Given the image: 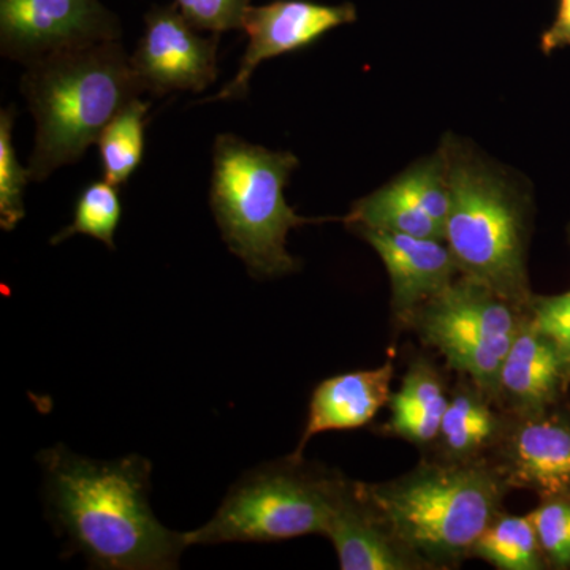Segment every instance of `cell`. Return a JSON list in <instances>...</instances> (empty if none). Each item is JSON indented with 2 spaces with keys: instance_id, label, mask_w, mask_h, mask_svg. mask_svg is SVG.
Returning a JSON list of instances; mask_svg holds the SVG:
<instances>
[{
  "instance_id": "14",
  "label": "cell",
  "mask_w": 570,
  "mask_h": 570,
  "mask_svg": "<svg viewBox=\"0 0 570 570\" xmlns=\"http://www.w3.org/2000/svg\"><path fill=\"white\" fill-rule=\"evenodd\" d=\"M326 538L335 547L343 570H415L430 568L400 542L346 482Z\"/></svg>"
},
{
  "instance_id": "2",
  "label": "cell",
  "mask_w": 570,
  "mask_h": 570,
  "mask_svg": "<svg viewBox=\"0 0 570 570\" xmlns=\"http://www.w3.org/2000/svg\"><path fill=\"white\" fill-rule=\"evenodd\" d=\"M22 96L36 119L31 181L77 164L124 105L142 94L119 40L55 52L29 63Z\"/></svg>"
},
{
  "instance_id": "9",
  "label": "cell",
  "mask_w": 570,
  "mask_h": 570,
  "mask_svg": "<svg viewBox=\"0 0 570 570\" xmlns=\"http://www.w3.org/2000/svg\"><path fill=\"white\" fill-rule=\"evenodd\" d=\"M176 3L153 7L145 14V32L130 56L142 92H204L217 80L219 33L202 37Z\"/></svg>"
},
{
  "instance_id": "10",
  "label": "cell",
  "mask_w": 570,
  "mask_h": 570,
  "mask_svg": "<svg viewBox=\"0 0 570 570\" xmlns=\"http://www.w3.org/2000/svg\"><path fill=\"white\" fill-rule=\"evenodd\" d=\"M355 21L356 9L351 2L325 6L313 0H275L262 7L250 6L243 22L249 41L238 73L223 91L200 104L245 99L250 77L262 62L303 50L333 29Z\"/></svg>"
},
{
  "instance_id": "12",
  "label": "cell",
  "mask_w": 570,
  "mask_h": 570,
  "mask_svg": "<svg viewBox=\"0 0 570 570\" xmlns=\"http://www.w3.org/2000/svg\"><path fill=\"white\" fill-rule=\"evenodd\" d=\"M502 460L509 487L535 491L543 501L570 498V422L560 415H521Z\"/></svg>"
},
{
  "instance_id": "13",
  "label": "cell",
  "mask_w": 570,
  "mask_h": 570,
  "mask_svg": "<svg viewBox=\"0 0 570 570\" xmlns=\"http://www.w3.org/2000/svg\"><path fill=\"white\" fill-rule=\"evenodd\" d=\"M393 363L325 379L311 396L305 430L292 459L302 460L307 442L326 431L366 426L390 403Z\"/></svg>"
},
{
  "instance_id": "26",
  "label": "cell",
  "mask_w": 570,
  "mask_h": 570,
  "mask_svg": "<svg viewBox=\"0 0 570 570\" xmlns=\"http://www.w3.org/2000/svg\"><path fill=\"white\" fill-rule=\"evenodd\" d=\"M562 48H570V0H558L557 18L540 39V50L543 55Z\"/></svg>"
},
{
  "instance_id": "17",
  "label": "cell",
  "mask_w": 570,
  "mask_h": 570,
  "mask_svg": "<svg viewBox=\"0 0 570 570\" xmlns=\"http://www.w3.org/2000/svg\"><path fill=\"white\" fill-rule=\"evenodd\" d=\"M344 223L352 230L371 228V230L393 232V234L422 236V238L445 242L444 228L434 223L420 206L407 197L396 179L356 202Z\"/></svg>"
},
{
  "instance_id": "20",
  "label": "cell",
  "mask_w": 570,
  "mask_h": 570,
  "mask_svg": "<svg viewBox=\"0 0 570 570\" xmlns=\"http://www.w3.org/2000/svg\"><path fill=\"white\" fill-rule=\"evenodd\" d=\"M474 557L502 570L543 568L542 549L530 517L499 515L480 535Z\"/></svg>"
},
{
  "instance_id": "18",
  "label": "cell",
  "mask_w": 570,
  "mask_h": 570,
  "mask_svg": "<svg viewBox=\"0 0 570 570\" xmlns=\"http://www.w3.org/2000/svg\"><path fill=\"white\" fill-rule=\"evenodd\" d=\"M482 395L464 390L449 400L438 439L450 461H472L498 438L501 422Z\"/></svg>"
},
{
  "instance_id": "1",
  "label": "cell",
  "mask_w": 570,
  "mask_h": 570,
  "mask_svg": "<svg viewBox=\"0 0 570 570\" xmlns=\"http://www.w3.org/2000/svg\"><path fill=\"white\" fill-rule=\"evenodd\" d=\"M48 519L92 569H176L189 547L168 530L149 502L153 466L140 455L86 459L66 445L41 450Z\"/></svg>"
},
{
  "instance_id": "21",
  "label": "cell",
  "mask_w": 570,
  "mask_h": 570,
  "mask_svg": "<svg viewBox=\"0 0 570 570\" xmlns=\"http://www.w3.org/2000/svg\"><path fill=\"white\" fill-rule=\"evenodd\" d=\"M119 187L108 181L88 184L78 195L73 220L51 238V246L61 245L75 235L91 236L115 249V234L121 223L122 204Z\"/></svg>"
},
{
  "instance_id": "24",
  "label": "cell",
  "mask_w": 570,
  "mask_h": 570,
  "mask_svg": "<svg viewBox=\"0 0 570 570\" xmlns=\"http://www.w3.org/2000/svg\"><path fill=\"white\" fill-rule=\"evenodd\" d=\"M190 24L198 31L224 33L243 31L250 0H175Z\"/></svg>"
},
{
  "instance_id": "16",
  "label": "cell",
  "mask_w": 570,
  "mask_h": 570,
  "mask_svg": "<svg viewBox=\"0 0 570 570\" xmlns=\"http://www.w3.org/2000/svg\"><path fill=\"white\" fill-rule=\"evenodd\" d=\"M448 406L449 397L436 371L428 363H414L400 392L390 397L389 431L414 444L436 441Z\"/></svg>"
},
{
  "instance_id": "8",
  "label": "cell",
  "mask_w": 570,
  "mask_h": 570,
  "mask_svg": "<svg viewBox=\"0 0 570 570\" xmlns=\"http://www.w3.org/2000/svg\"><path fill=\"white\" fill-rule=\"evenodd\" d=\"M121 37V21L100 0H0V51L22 66Z\"/></svg>"
},
{
  "instance_id": "15",
  "label": "cell",
  "mask_w": 570,
  "mask_h": 570,
  "mask_svg": "<svg viewBox=\"0 0 570 570\" xmlns=\"http://www.w3.org/2000/svg\"><path fill=\"white\" fill-rule=\"evenodd\" d=\"M566 382L557 348L530 317L524 318L502 363L497 396L504 397L520 415L538 414L553 403Z\"/></svg>"
},
{
  "instance_id": "6",
  "label": "cell",
  "mask_w": 570,
  "mask_h": 570,
  "mask_svg": "<svg viewBox=\"0 0 570 570\" xmlns=\"http://www.w3.org/2000/svg\"><path fill=\"white\" fill-rule=\"evenodd\" d=\"M346 480L302 468L288 456L246 472L228 490L213 519L186 532L189 547L281 542L326 534Z\"/></svg>"
},
{
  "instance_id": "25",
  "label": "cell",
  "mask_w": 570,
  "mask_h": 570,
  "mask_svg": "<svg viewBox=\"0 0 570 570\" xmlns=\"http://www.w3.org/2000/svg\"><path fill=\"white\" fill-rule=\"evenodd\" d=\"M530 321L557 348L566 376L570 377V291L530 303Z\"/></svg>"
},
{
  "instance_id": "5",
  "label": "cell",
  "mask_w": 570,
  "mask_h": 570,
  "mask_svg": "<svg viewBox=\"0 0 570 570\" xmlns=\"http://www.w3.org/2000/svg\"><path fill=\"white\" fill-rule=\"evenodd\" d=\"M442 154L450 187L445 243L460 275L487 285L519 309L530 305L527 216L520 195L460 142H448Z\"/></svg>"
},
{
  "instance_id": "7",
  "label": "cell",
  "mask_w": 570,
  "mask_h": 570,
  "mask_svg": "<svg viewBox=\"0 0 570 570\" xmlns=\"http://www.w3.org/2000/svg\"><path fill=\"white\" fill-rule=\"evenodd\" d=\"M519 311L487 285L463 276L420 307L412 321L423 343L438 348L480 392L497 396L502 363L524 321Z\"/></svg>"
},
{
  "instance_id": "22",
  "label": "cell",
  "mask_w": 570,
  "mask_h": 570,
  "mask_svg": "<svg viewBox=\"0 0 570 570\" xmlns=\"http://www.w3.org/2000/svg\"><path fill=\"white\" fill-rule=\"evenodd\" d=\"M14 107L0 111V227L13 230L24 219V187L31 181L28 168L21 167L14 154Z\"/></svg>"
},
{
  "instance_id": "3",
  "label": "cell",
  "mask_w": 570,
  "mask_h": 570,
  "mask_svg": "<svg viewBox=\"0 0 570 570\" xmlns=\"http://www.w3.org/2000/svg\"><path fill=\"white\" fill-rule=\"evenodd\" d=\"M354 487L390 532L428 564L472 554L509 490L501 469L474 460L422 464L392 482Z\"/></svg>"
},
{
  "instance_id": "23",
  "label": "cell",
  "mask_w": 570,
  "mask_h": 570,
  "mask_svg": "<svg viewBox=\"0 0 570 570\" xmlns=\"http://www.w3.org/2000/svg\"><path fill=\"white\" fill-rule=\"evenodd\" d=\"M543 557L558 568L570 566V498L549 499L530 513Z\"/></svg>"
},
{
  "instance_id": "4",
  "label": "cell",
  "mask_w": 570,
  "mask_h": 570,
  "mask_svg": "<svg viewBox=\"0 0 570 570\" xmlns=\"http://www.w3.org/2000/svg\"><path fill=\"white\" fill-rule=\"evenodd\" d=\"M299 160L234 134L217 135L213 146L209 206L228 250L255 279H275L298 269L287 250L292 228L321 223L299 216L284 190Z\"/></svg>"
},
{
  "instance_id": "19",
  "label": "cell",
  "mask_w": 570,
  "mask_h": 570,
  "mask_svg": "<svg viewBox=\"0 0 570 570\" xmlns=\"http://www.w3.org/2000/svg\"><path fill=\"white\" fill-rule=\"evenodd\" d=\"M149 108L151 102H142L140 97L130 100L97 138L105 181L121 187L140 167Z\"/></svg>"
},
{
  "instance_id": "11",
  "label": "cell",
  "mask_w": 570,
  "mask_h": 570,
  "mask_svg": "<svg viewBox=\"0 0 570 570\" xmlns=\"http://www.w3.org/2000/svg\"><path fill=\"white\" fill-rule=\"evenodd\" d=\"M387 268L392 305L401 321H412L431 298L455 281L460 269L448 243L393 232L356 228Z\"/></svg>"
}]
</instances>
